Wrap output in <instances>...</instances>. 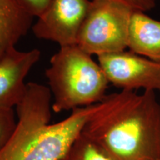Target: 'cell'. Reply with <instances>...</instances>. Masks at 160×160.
Returning <instances> with one entry per match:
<instances>
[{"mask_svg":"<svg viewBox=\"0 0 160 160\" xmlns=\"http://www.w3.org/2000/svg\"><path fill=\"white\" fill-rule=\"evenodd\" d=\"M82 133L116 160L160 156V102L155 92L121 90L106 95Z\"/></svg>","mask_w":160,"mask_h":160,"instance_id":"6da1fadb","label":"cell"},{"mask_svg":"<svg viewBox=\"0 0 160 160\" xmlns=\"http://www.w3.org/2000/svg\"><path fill=\"white\" fill-rule=\"evenodd\" d=\"M52 94L43 85L27 83L16 107L17 125L0 160H62L82 132L97 104L73 110L66 119L51 124Z\"/></svg>","mask_w":160,"mask_h":160,"instance_id":"7a4b0ae2","label":"cell"},{"mask_svg":"<svg viewBox=\"0 0 160 160\" xmlns=\"http://www.w3.org/2000/svg\"><path fill=\"white\" fill-rule=\"evenodd\" d=\"M45 76L55 113L95 105L107 95L109 82L101 66L76 44L60 47Z\"/></svg>","mask_w":160,"mask_h":160,"instance_id":"3957f363","label":"cell"},{"mask_svg":"<svg viewBox=\"0 0 160 160\" xmlns=\"http://www.w3.org/2000/svg\"><path fill=\"white\" fill-rule=\"evenodd\" d=\"M133 8L119 0H91L76 45L97 57L126 51Z\"/></svg>","mask_w":160,"mask_h":160,"instance_id":"277c9868","label":"cell"},{"mask_svg":"<svg viewBox=\"0 0 160 160\" xmlns=\"http://www.w3.org/2000/svg\"><path fill=\"white\" fill-rule=\"evenodd\" d=\"M97 57L109 83L115 87L160 93V62L129 50Z\"/></svg>","mask_w":160,"mask_h":160,"instance_id":"5b68a950","label":"cell"},{"mask_svg":"<svg viewBox=\"0 0 160 160\" xmlns=\"http://www.w3.org/2000/svg\"><path fill=\"white\" fill-rule=\"evenodd\" d=\"M91 5V0H52L32 30L37 38L60 47L74 45Z\"/></svg>","mask_w":160,"mask_h":160,"instance_id":"8992f818","label":"cell"},{"mask_svg":"<svg viewBox=\"0 0 160 160\" xmlns=\"http://www.w3.org/2000/svg\"><path fill=\"white\" fill-rule=\"evenodd\" d=\"M40 57L38 49L14 48L0 59V108H13L22 101L27 89L25 78Z\"/></svg>","mask_w":160,"mask_h":160,"instance_id":"52a82bcc","label":"cell"},{"mask_svg":"<svg viewBox=\"0 0 160 160\" xmlns=\"http://www.w3.org/2000/svg\"><path fill=\"white\" fill-rule=\"evenodd\" d=\"M128 50L160 62V21L134 10L129 28Z\"/></svg>","mask_w":160,"mask_h":160,"instance_id":"ba28073f","label":"cell"},{"mask_svg":"<svg viewBox=\"0 0 160 160\" xmlns=\"http://www.w3.org/2000/svg\"><path fill=\"white\" fill-rule=\"evenodd\" d=\"M33 18L14 0H0V59L27 34Z\"/></svg>","mask_w":160,"mask_h":160,"instance_id":"9c48e42d","label":"cell"},{"mask_svg":"<svg viewBox=\"0 0 160 160\" xmlns=\"http://www.w3.org/2000/svg\"><path fill=\"white\" fill-rule=\"evenodd\" d=\"M62 160H116L107 152L81 133Z\"/></svg>","mask_w":160,"mask_h":160,"instance_id":"30bf717a","label":"cell"},{"mask_svg":"<svg viewBox=\"0 0 160 160\" xmlns=\"http://www.w3.org/2000/svg\"><path fill=\"white\" fill-rule=\"evenodd\" d=\"M17 125L13 108H0V151L9 142Z\"/></svg>","mask_w":160,"mask_h":160,"instance_id":"8fae6325","label":"cell"},{"mask_svg":"<svg viewBox=\"0 0 160 160\" xmlns=\"http://www.w3.org/2000/svg\"><path fill=\"white\" fill-rule=\"evenodd\" d=\"M14 2L30 16L38 19L47 11L52 0H14Z\"/></svg>","mask_w":160,"mask_h":160,"instance_id":"7c38bea8","label":"cell"},{"mask_svg":"<svg viewBox=\"0 0 160 160\" xmlns=\"http://www.w3.org/2000/svg\"><path fill=\"white\" fill-rule=\"evenodd\" d=\"M131 6L135 10L147 12L153 9L156 5L155 0H119Z\"/></svg>","mask_w":160,"mask_h":160,"instance_id":"4fadbf2b","label":"cell"},{"mask_svg":"<svg viewBox=\"0 0 160 160\" xmlns=\"http://www.w3.org/2000/svg\"><path fill=\"white\" fill-rule=\"evenodd\" d=\"M153 160H160V156H159V157H158L157 158H156V159Z\"/></svg>","mask_w":160,"mask_h":160,"instance_id":"5bb4252c","label":"cell"}]
</instances>
